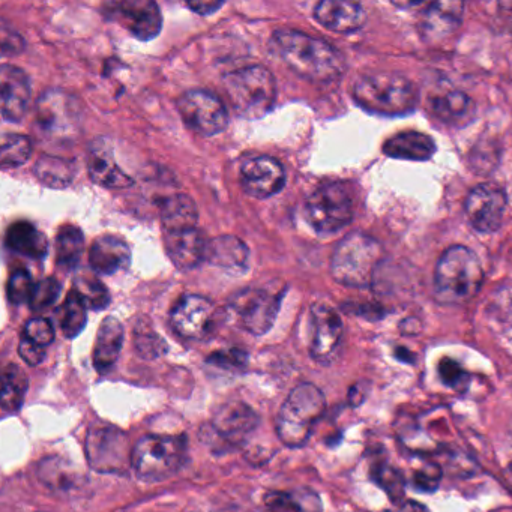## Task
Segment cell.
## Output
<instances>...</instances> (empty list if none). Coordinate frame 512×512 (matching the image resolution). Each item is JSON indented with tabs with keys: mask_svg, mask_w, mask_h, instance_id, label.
<instances>
[{
	"mask_svg": "<svg viewBox=\"0 0 512 512\" xmlns=\"http://www.w3.org/2000/svg\"><path fill=\"white\" fill-rule=\"evenodd\" d=\"M271 46L293 73L310 82H334L346 68L343 55L334 46L295 29L275 31Z\"/></svg>",
	"mask_w": 512,
	"mask_h": 512,
	"instance_id": "1",
	"label": "cell"
},
{
	"mask_svg": "<svg viewBox=\"0 0 512 512\" xmlns=\"http://www.w3.org/2000/svg\"><path fill=\"white\" fill-rule=\"evenodd\" d=\"M484 283L481 260L470 248L454 245L440 256L434 272V295L442 304L457 305L478 295Z\"/></svg>",
	"mask_w": 512,
	"mask_h": 512,
	"instance_id": "2",
	"label": "cell"
},
{
	"mask_svg": "<svg viewBox=\"0 0 512 512\" xmlns=\"http://www.w3.org/2000/svg\"><path fill=\"white\" fill-rule=\"evenodd\" d=\"M353 100L365 112L379 116L409 115L418 104V91L397 73H368L353 85Z\"/></svg>",
	"mask_w": 512,
	"mask_h": 512,
	"instance_id": "3",
	"label": "cell"
},
{
	"mask_svg": "<svg viewBox=\"0 0 512 512\" xmlns=\"http://www.w3.org/2000/svg\"><path fill=\"white\" fill-rule=\"evenodd\" d=\"M383 253L382 244L373 236L362 232L349 233L332 254V277L344 286L358 289L371 286Z\"/></svg>",
	"mask_w": 512,
	"mask_h": 512,
	"instance_id": "4",
	"label": "cell"
},
{
	"mask_svg": "<svg viewBox=\"0 0 512 512\" xmlns=\"http://www.w3.org/2000/svg\"><path fill=\"white\" fill-rule=\"evenodd\" d=\"M326 410L323 392L313 383H301L290 391L277 416V434L290 448H301Z\"/></svg>",
	"mask_w": 512,
	"mask_h": 512,
	"instance_id": "5",
	"label": "cell"
},
{
	"mask_svg": "<svg viewBox=\"0 0 512 512\" xmlns=\"http://www.w3.org/2000/svg\"><path fill=\"white\" fill-rule=\"evenodd\" d=\"M224 88L233 109L242 118L256 121L271 112L277 101V82L265 67H247L224 77Z\"/></svg>",
	"mask_w": 512,
	"mask_h": 512,
	"instance_id": "6",
	"label": "cell"
},
{
	"mask_svg": "<svg viewBox=\"0 0 512 512\" xmlns=\"http://www.w3.org/2000/svg\"><path fill=\"white\" fill-rule=\"evenodd\" d=\"M187 458V439L148 434L134 445L133 469L142 481L160 482L175 475Z\"/></svg>",
	"mask_w": 512,
	"mask_h": 512,
	"instance_id": "7",
	"label": "cell"
},
{
	"mask_svg": "<svg viewBox=\"0 0 512 512\" xmlns=\"http://www.w3.org/2000/svg\"><path fill=\"white\" fill-rule=\"evenodd\" d=\"M304 212L314 232L331 235L352 223L355 202L343 182H329L310 194Z\"/></svg>",
	"mask_w": 512,
	"mask_h": 512,
	"instance_id": "8",
	"label": "cell"
},
{
	"mask_svg": "<svg viewBox=\"0 0 512 512\" xmlns=\"http://www.w3.org/2000/svg\"><path fill=\"white\" fill-rule=\"evenodd\" d=\"M259 415L248 404L236 401L218 407L214 418L202 428V440L214 451L239 448L259 427Z\"/></svg>",
	"mask_w": 512,
	"mask_h": 512,
	"instance_id": "9",
	"label": "cell"
},
{
	"mask_svg": "<svg viewBox=\"0 0 512 512\" xmlns=\"http://www.w3.org/2000/svg\"><path fill=\"white\" fill-rule=\"evenodd\" d=\"M85 449L89 466L97 472L121 475L133 467L134 445L124 431L113 425L89 428Z\"/></svg>",
	"mask_w": 512,
	"mask_h": 512,
	"instance_id": "10",
	"label": "cell"
},
{
	"mask_svg": "<svg viewBox=\"0 0 512 512\" xmlns=\"http://www.w3.org/2000/svg\"><path fill=\"white\" fill-rule=\"evenodd\" d=\"M82 107L73 95L58 89L44 92L37 103V122L50 139L65 142L82 130Z\"/></svg>",
	"mask_w": 512,
	"mask_h": 512,
	"instance_id": "11",
	"label": "cell"
},
{
	"mask_svg": "<svg viewBox=\"0 0 512 512\" xmlns=\"http://www.w3.org/2000/svg\"><path fill=\"white\" fill-rule=\"evenodd\" d=\"M178 110L187 127L200 136H217L229 125L223 101L203 89L185 92L179 100Z\"/></svg>",
	"mask_w": 512,
	"mask_h": 512,
	"instance_id": "12",
	"label": "cell"
},
{
	"mask_svg": "<svg viewBox=\"0 0 512 512\" xmlns=\"http://www.w3.org/2000/svg\"><path fill=\"white\" fill-rule=\"evenodd\" d=\"M280 298L263 289H244L229 301V311L238 325L253 335H263L277 319Z\"/></svg>",
	"mask_w": 512,
	"mask_h": 512,
	"instance_id": "13",
	"label": "cell"
},
{
	"mask_svg": "<svg viewBox=\"0 0 512 512\" xmlns=\"http://www.w3.org/2000/svg\"><path fill=\"white\" fill-rule=\"evenodd\" d=\"M103 14L110 22L119 23L140 41L154 40L163 28L160 7L151 0H122L104 4Z\"/></svg>",
	"mask_w": 512,
	"mask_h": 512,
	"instance_id": "14",
	"label": "cell"
},
{
	"mask_svg": "<svg viewBox=\"0 0 512 512\" xmlns=\"http://www.w3.org/2000/svg\"><path fill=\"white\" fill-rule=\"evenodd\" d=\"M215 323L217 308L199 295L182 296L170 313V325L187 340H205L214 331Z\"/></svg>",
	"mask_w": 512,
	"mask_h": 512,
	"instance_id": "15",
	"label": "cell"
},
{
	"mask_svg": "<svg viewBox=\"0 0 512 512\" xmlns=\"http://www.w3.org/2000/svg\"><path fill=\"white\" fill-rule=\"evenodd\" d=\"M311 358L317 364L331 365L338 358L343 341V320L340 314L326 304L311 307Z\"/></svg>",
	"mask_w": 512,
	"mask_h": 512,
	"instance_id": "16",
	"label": "cell"
},
{
	"mask_svg": "<svg viewBox=\"0 0 512 512\" xmlns=\"http://www.w3.org/2000/svg\"><path fill=\"white\" fill-rule=\"evenodd\" d=\"M506 203L505 191L491 184H481L470 191L464 203V212L473 229L493 233L502 224Z\"/></svg>",
	"mask_w": 512,
	"mask_h": 512,
	"instance_id": "17",
	"label": "cell"
},
{
	"mask_svg": "<svg viewBox=\"0 0 512 512\" xmlns=\"http://www.w3.org/2000/svg\"><path fill=\"white\" fill-rule=\"evenodd\" d=\"M241 185L248 196L268 199L283 190L286 172L277 160L271 157H256L241 166Z\"/></svg>",
	"mask_w": 512,
	"mask_h": 512,
	"instance_id": "18",
	"label": "cell"
},
{
	"mask_svg": "<svg viewBox=\"0 0 512 512\" xmlns=\"http://www.w3.org/2000/svg\"><path fill=\"white\" fill-rule=\"evenodd\" d=\"M0 97L2 118L7 122L22 121L31 101V82L28 74L14 65L4 64L0 68Z\"/></svg>",
	"mask_w": 512,
	"mask_h": 512,
	"instance_id": "19",
	"label": "cell"
},
{
	"mask_svg": "<svg viewBox=\"0 0 512 512\" xmlns=\"http://www.w3.org/2000/svg\"><path fill=\"white\" fill-rule=\"evenodd\" d=\"M88 173L92 182L110 190H124L134 184V179L116 164L112 148L101 140L89 148Z\"/></svg>",
	"mask_w": 512,
	"mask_h": 512,
	"instance_id": "20",
	"label": "cell"
},
{
	"mask_svg": "<svg viewBox=\"0 0 512 512\" xmlns=\"http://www.w3.org/2000/svg\"><path fill=\"white\" fill-rule=\"evenodd\" d=\"M314 17L323 28L337 34H350L364 26L367 14L364 7L356 2L344 0H323L314 10Z\"/></svg>",
	"mask_w": 512,
	"mask_h": 512,
	"instance_id": "21",
	"label": "cell"
},
{
	"mask_svg": "<svg viewBox=\"0 0 512 512\" xmlns=\"http://www.w3.org/2000/svg\"><path fill=\"white\" fill-rule=\"evenodd\" d=\"M166 248L176 268L181 271H191L206 260L208 242L202 230L196 227L184 232L167 233Z\"/></svg>",
	"mask_w": 512,
	"mask_h": 512,
	"instance_id": "22",
	"label": "cell"
},
{
	"mask_svg": "<svg viewBox=\"0 0 512 512\" xmlns=\"http://www.w3.org/2000/svg\"><path fill=\"white\" fill-rule=\"evenodd\" d=\"M464 5L461 2H433L422 14V35L428 41L451 37L463 23Z\"/></svg>",
	"mask_w": 512,
	"mask_h": 512,
	"instance_id": "23",
	"label": "cell"
},
{
	"mask_svg": "<svg viewBox=\"0 0 512 512\" xmlns=\"http://www.w3.org/2000/svg\"><path fill=\"white\" fill-rule=\"evenodd\" d=\"M89 263L97 274H118L130 266V247L124 239L118 238V236H100L95 239L91 250H89Z\"/></svg>",
	"mask_w": 512,
	"mask_h": 512,
	"instance_id": "24",
	"label": "cell"
},
{
	"mask_svg": "<svg viewBox=\"0 0 512 512\" xmlns=\"http://www.w3.org/2000/svg\"><path fill=\"white\" fill-rule=\"evenodd\" d=\"M124 344V326L116 317H106L98 329L94 349V367L107 373L118 362Z\"/></svg>",
	"mask_w": 512,
	"mask_h": 512,
	"instance_id": "25",
	"label": "cell"
},
{
	"mask_svg": "<svg viewBox=\"0 0 512 512\" xmlns=\"http://www.w3.org/2000/svg\"><path fill=\"white\" fill-rule=\"evenodd\" d=\"M161 224L164 233L196 229L199 221L196 203L187 194H173L160 203Z\"/></svg>",
	"mask_w": 512,
	"mask_h": 512,
	"instance_id": "26",
	"label": "cell"
},
{
	"mask_svg": "<svg viewBox=\"0 0 512 512\" xmlns=\"http://www.w3.org/2000/svg\"><path fill=\"white\" fill-rule=\"evenodd\" d=\"M248 257H250V251L247 245L236 236L221 235L208 242L206 262L218 268L230 272L244 271L247 268Z\"/></svg>",
	"mask_w": 512,
	"mask_h": 512,
	"instance_id": "27",
	"label": "cell"
},
{
	"mask_svg": "<svg viewBox=\"0 0 512 512\" xmlns=\"http://www.w3.org/2000/svg\"><path fill=\"white\" fill-rule=\"evenodd\" d=\"M436 143L430 136L418 131H406L391 137L383 145V152L391 158L407 161H427L436 154Z\"/></svg>",
	"mask_w": 512,
	"mask_h": 512,
	"instance_id": "28",
	"label": "cell"
},
{
	"mask_svg": "<svg viewBox=\"0 0 512 512\" xmlns=\"http://www.w3.org/2000/svg\"><path fill=\"white\" fill-rule=\"evenodd\" d=\"M5 242L11 251L29 259H43L49 251L46 236L29 221H16L11 224L10 229L7 230Z\"/></svg>",
	"mask_w": 512,
	"mask_h": 512,
	"instance_id": "29",
	"label": "cell"
},
{
	"mask_svg": "<svg viewBox=\"0 0 512 512\" xmlns=\"http://www.w3.org/2000/svg\"><path fill=\"white\" fill-rule=\"evenodd\" d=\"M431 109L440 121L461 127L464 121H470L475 106L464 92L452 91L434 98Z\"/></svg>",
	"mask_w": 512,
	"mask_h": 512,
	"instance_id": "30",
	"label": "cell"
},
{
	"mask_svg": "<svg viewBox=\"0 0 512 512\" xmlns=\"http://www.w3.org/2000/svg\"><path fill=\"white\" fill-rule=\"evenodd\" d=\"M38 478L47 488L64 493V491H73L74 488H79L82 485L83 479L80 478L79 473L68 466L61 458H46L41 461L38 466Z\"/></svg>",
	"mask_w": 512,
	"mask_h": 512,
	"instance_id": "31",
	"label": "cell"
},
{
	"mask_svg": "<svg viewBox=\"0 0 512 512\" xmlns=\"http://www.w3.org/2000/svg\"><path fill=\"white\" fill-rule=\"evenodd\" d=\"M35 175L50 188H67L74 181L73 163L61 157H52V155H44L35 164Z\"/></svg>",
	"mask_w": 512,
	"mask_h": 512,
	"instance_id": "32",
	"label": "cell"
},
{
	"mask_svg": "<svg viewBox=\"0 0 512 512\" xmlns=\"http://www.w3.org/2000/svg\"><path fill=\"white\" fill-rule=\"evenodd\" d=\"M85 251V236L79 227L67 226L56 236V263L71 271L79 265Z\"/></svg>",
	"mask_w": 512,
	"mask_h": 512,
	"instance_id": "33",
	"label": "cell"
},
{
	"mask_svg": "<svg viewBox=\"0 0 512 512\" xmlns=\"http://www.w3.org/2000/svg\"><path fill=\"white\" fill-rule=\"evenodd\" d=\"M29 388V379L19 365H8L2 379V409L5 412H17L23 406L26 392Z\"/></svg>",
	"mask_w": 512,
	"mask_h": 512,
	"instance_id": "34",
	"label": "cell"
},
{
	"mask_svg": "<svg viewBox=\"0 0 512 512\" xmlns=\"http://www.w3.org/2000/svg\"><path fill=\"white\" fill-rule=\"evenodd\" d=\"M86 304L80 298L76 290H71L65 298L59 314V323H61L62 332L67 338H76L86 326L88 314H86Z\"/></svg>",
	"mask_w": 512,
	"mask_h": 512,
	"instance_id": "35",
	"label": "cell"
},
{
	"mask_svg": "<svg viewBox=\"0 0 512 512\" xmlns=\"http://www.w3.org/2000/svg\"><path fill=\"white\" fill-rule=\"evenodd\" d=\"M73 290L79 293L86 307L91 310H104L110 304V293L100 278L92 274H82L76 277Z\"/></svg>",
	"mask_w": 512,
	"mask_h": 512,
	"instance_id": "36",
	"label": "cell"
},
{
	"mask_svg": "<svg viewBox=\"0 0 512 512\" xmlns=\"http://www.w3.org/2000/svg\"><path fill=\"white\" fill-rule=\"evenodd\" d=\"M32 154V142L22 134L5 133L2 136L0 149V164L4 169H14L23 166Z\"/></svg>",
	"mask_w": 512,
	"mask_h": 512,
	"instance_id": "37",
	"label": "cell"
},
{
	"mask_svg": "<svg viewBox=\"0 0 512 512\" xmlns=\"http://www.w3.org/2000/svg\"><path fill=\"white\" fill-rule=\"evenodd\" d=\"M61 295V283L56 278L47 277L35 284L34 293H32L29 307L32 311H46L58 301Z\"/></svg>",
	"mask_w": 512,
	"mask_h": 512,
	"instance_id": "38",
	"label": "cell"
},
{
	"mask_svg": "<svg viewBox=\"0 0 512 512\" xmlns=\"http://www.w3.org/2000/svg\"><path fill=\"white\" fill-rule=\"evenodd\" d=\"M35 284L32 281L31 274L26 269L19 268L10 275L7 284V295L11 304H25L31 301L32 293H34Z\"/></svg>",
	"mask_w": 512,
	"mask_h": 512,
	"instance_id": "39",
	"label": "cell"
},
{
	"mask_svg": "<svg viewBox=\"0 0 512 512\" xmlns=\"http://www.w3.org/2000/svg\"><path fill=\"white\" fill-rule=\"evenodd\" d=\"M23 337L38 346L47 347L55 340V328L50 320L44 319V317H34L26 323Z\"/></svg>",
	"mask_w": 512,
	"mask_h": 512,
	"instance_id": "40",
	"label": "cell"
},
{
	"mask_svg": "<svg viewBox=\"0 0 512 512\" xmlns=\"http://www.w3.org/2000/svg\"><path fill=\"white\" fill-rule=\"evenodd\" d=\"M374 478L377 484L392 497V500H400L404 496V481L400 473L389 466H379L374 470Z\"/></svg>",
	"mask_w": 512,
	"mask_h": 512,
	"instance_id": "41",
	"label": "cell"
},
{
	"mask_svg": "<svg viewBox=\"0 0 512 512\" xmlns=\"http://www.w3.org/2000/svg\"><path fill=\"white\" fill-rule=\"evenodd\" d=\"M440 478H442V470L439 464L425 463L413 472L412 484L416 490L431 493L439 487Z\"/></svg>",
	"mask_w": 512,
	"mask_h": 512,
	"instance_id": "42",
	"label": "cell"
},
{
	"mask_svg": "<svg viewBox=\"0 0 512 512\" xmlns=\"http://www.w3.org/2000/svg\"><path fill=\"white\" fill-rule=\"evenodd\" d=\"M136 349L142 358L154 359L163 355L167 350V346L160 335L143 329V331L137 332Z\"/></svg>",
	"mask_w": 512,
	"mask_h": 512,
	"instance_id": "43",
	"label": "cell"
},
{
	"mask_svg": "<svg viewBox=\"0 0 512 512\" xmlns=\"http://www.w3.org/2000/svg\"><path fill=\"white\" fill-rule=\"evenodd\" d=\"M439 373L443 383L449 388L457 389V391H464L467 383H469V376H467L466 371L454 359H442L439 365Z\"/></svg>",
	"mask_w": 512,
	"mask_h": 512,
	"instance_id": "44",
	"label": "cell"
},
{
	"mask_svg": "<svg viewBox=\"0 0 512 512\" xmlns=\"http://www.w3.org/2000/svg\"><path fill=\"white\" fill-rule=\"evenodd\" d=\"M208 362L224 368V370H241V368L247 367L248 356L241 349L220 350V352L212 353Z\"/></svg>",
	"mask_w": 512,
	"mask_h": 512,
	"instance_id": "45",
	"label": "cell"
},
{
	"mask_svg": "<svg viewBox=\"0 0 512 512\" xmlns=\"http://www.w3.org/2000/svg\"><path fill=\"white\" fill-rule=\"evenodd\" d=\"M287 494H289L290 503L296 512H322V502L314 491L301 488V490Z\"/></svg>",
	"mask_w": 512,
	"mask_h": 512,
	"instance_id": "46",
	"label": "cell"
},
{
	"mask_svg": "<svg viewBox=\"0 0 512 512\" xmlns=\"http://www.w3.org/2000/svg\"><path fill=\"white\" fill-rule=\"evenodd\" d=\"M0 40H2V53L4 56L19 55L25 49V40L10 28L7 23L0 28Z\"/></svg>",
	"mask_w": 512,
	"mask_h": 512,
	"instance_id": "47",
	"label": "cell"
},
{
	"mask_svg": "<svg viewBox=\"0 0 512 512\" xmlns=\"http://www.w3.org/2000/svg\"><path fill=\"white\" fill-rule=\"evenodd\" d=\"M19 353L23 361L31 367H37L46 359V347L32 343L28 338L23 337L19 344Z\"/></svg>",
	"mask_w": 512,
	"mask_h": 512,
	"instance_id": "48",
	"label": "cell"
},
{
	"mask_svg": "<svg viewBox=\"0 0 512 512\" xmlns=\"http://www.w3.org/2000/svg\"><path fill=\"white\" fill-rule=\"evenodd\" d=\"M257 512H296L287 493H269Z\"/></svg>",
	"mask_w": 512,
	"mask_h": 512,
	"instance_id": "49",
	"label": "cell"
},
{
	"mask_svg": "<svg viewBox=\"0 0 512 512\" xmlns=\"http://www.w3.org/2000/svg\"><path fill=\"white\" fill-rule=\"evenodd\" d=\"M187 7L193 10L194 13L205 16V14L215 13V11L223 8L224 2H193V4H187Z\"/></svg>",
	"mask_w": 512,
	"mask_h": 512,
	"instance_id": "50",
	"label": "cell"
},
{
	"mask_svg": "<svg viewBox=\"0 0 512 512\" xmlns=\"http://www.w3.org/2000/svg\"><path fill=\"white\" fill-rule=\"evenodd\" d=\"M400 512H428V509L425 508L421 503L413 502V500H409V502H404L403 506H401Z\"/></svg>",
	"mask_w": 512,
	"mask_h": 512,
	"instance_id": "51",
	"label": "cell"
}]
</instances>
